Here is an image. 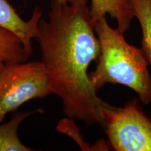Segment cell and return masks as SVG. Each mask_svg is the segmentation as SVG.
I'll list each match as a JSON object with an SVG mask.
<instances>
[{
	"mask_svg": "<svg viewBox=\"0 0 151 151\" xmlns=\"http://www.w3.org/2000/svg\"><path fill=\"white\" fill-rule=\"evenodd\" d=\"M57 1H59V2L61 3H68V2H70L72 0H56Z\"/></svg>",
	"mask_w": 151,
	"mask_h": 151,
	"instance_id": "11",
	"label": "cell"
},
{
	"mask_svg": "<svg viewBox=\"0 0 151 151\" xmlns=\"http://www.w3.org/2000/svg\"><path fill=\"white\" fill-rule=\"evenodd\" d=\"M142 32L141 49L151 66V0H129Z\"/></svg>",
	"mask_w": 151,
	"mask_h": 151,
	"instance_id": "8",
	"label": "cell"
},
{
	"mask_svg": "<svg viewBox=\"0 0 151 151\" xmlns=\"http://www.w3.org/2000/svg\"><path fill=\"white\" fill-rule=\"evenodd\" d=\"M4 65H5V63H4L3 62L0 61V73H1V70H2V69H3V67H4Z\"/></svg>",
	"mask_w": 151,
	"mask_h": 151,
	"instance_id": "12",
	"label": "cell"
},
{
	"mask_svg": "<svg viewBox=\"0 0 151 151\" xmlns=\"http://www.w3.org/2000/svg\"><path fill=\"white\" fill-rule=\"evenodd\" d=\"M90 12L94 23L101 18L109 15L118 24V29L125 33L134 18L129 0H90Z\"/></svg>",
	"mask_w": 151,
	"mask_h": 151,
	"instance_id": "6",
	"label": "cell"
},
{
	"mask_svg": "<svg viewBox=\"0 0 151 151\" xmlns=\"http://www.w3.org/2000/svg\"><path fill=\"white\" fill-rule=\"evenodd\" d=\"M42 12L37 6L31 18L24 20L8 0H0V26L14 33L21 41L27 58L32 55V39H35Z\"/></svg>",
	"mask_w": 151,
	"mask_h": 151,
	"instance_id": "5",
	"label": "cell"
},
{
	"mask_svg": "<svg viewBox=\"0 0 151 151\" xmlns=\"http://www.w3.org/2000/svg\"><path fill=\"white\" fill-rule=\"evenodd\" d=\"M94 31L100 52L89 76L96 91L106 83L122 85L134 91L143 104H151V74L141 48L129 44L124 33L111 27L106 17L95 22Z\"/></svg>",
	"mask_w": 151,
	"mask_h": 151,
	"instance_id": "2",
	"label": "cell"
},
{
	"mask_svg": "<svg viewBox=\"0 0 151 151\" xmlns=\"http://www.w3.org/2000/svg\"><path fill=\"white\" fill-rule=\"evenodd\" d=\"M57 129L60 132L69 135L76 141L80 148L83 150H98L94 146H90L88 143L85 142L78 128L76 127L72 118H64L60 121L57 126Z\"/></svg>",
	"mask_w": 151,
	"mask_h": 151,
	"instance_id": "10",
	"label": "cell"
},
{
	"mask_svg": "<svg viewBox=\"0 0 151 151\" xmlns=\"http://www.w3.org/2000/svg\"><path fill=\"white\" fill-rule=\"evenodd\" d=\"M139 99L122 107L102 109V126L110 148L116 151H151V118Z\"/></svg>",
	"mask_w": 151,
	"mask_h": 151,
	"instance_id": "3",
	"label": "cell"
},
{
	"mask_svg": "<svg viewBox=\"0 0 151 151\" xmlns=\"http://www.w3.org/2000/svg\"><path fill=\"white\" fill-rule=\"evenodd\" d=\"M35 39L50 92L62 100L66 116L88 126L102 125V109L108 104L97 95L88 73L100 52L88 0H52L48 20H40Z\"/></svg>",
	"mask_w": 151,
	"mask_h": 151,
	"instance_id": "1",
	"label": "cell"
},
{
	"mask_svg": "<svg viewBox=\"0 0 151 151\" xmlns=\"http://www.w3.org/2000/svg\"><path fill=\"white\" fill-rule=\"evenodd\" d=\"M27 57L20 39L0 26V61L4 63L24 62Z\"/></svg>",
	"mask_w": 151,
	"mask_h": 151,
	"instance_id": "9",
	"label": "cell"
},
{
	"mask_svg": "<svg viewBox=\"0 0 151 151\" xmlns=\"http://www.w3.org/2000/svg\"><path fill=\"white\" fill-rule=\"evenodd\" d=\"M49 94L48 75L42 62L6 63L0 73V123L9 113L27 101Z\"/></svg>",
	"mask_w": 151,
	"mask_h": 151,
	"instance_id": "4",
	"label": "cell"
},
{
	"mask_svg": "<svg viewBox=\"0 0 151 151\" xmlns=\"http://www.w3.org/2000/svg\"><path fill=\"white\" fill-rule=\"evenodd\" d=\"M36 113H43L41 109L28 112L20 113L13 117L6 123L0 124V151H32L20 140L18 129L20 123L25 118Z\"/></svg>",
	"mask_w": 151,
	"mask_h": 151,
	"instance_id": "7",
	"label": "cell"
}]
</instances>
